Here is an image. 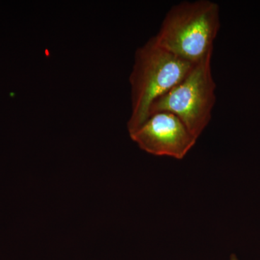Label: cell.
Wrapping results in <instances>:
<instances>
[{
	"mask_svg": "<svg viewBox=\"0 0 260 260\" xmlns=\"http://www.w3.org/2000/svg\"><path fill=\"white\" fill-rule=\"evenodd\" d=\"M220 27L217 3L210 0L184 1L169 10L153 38L164 49L196 64L213 53Z\"/></svg>",
	"mask_w": 260,
	"mask_h": 260,
	"instance_id": "7a4b0ae2",
	"label": "cell"
},
{
	"mask_svg": "<svg viewBox=\"0 0 260 260\" xmlns=\"http://www.w3.org/2000/svg\"><path fill=\"white\" fill-rule=\"evenodd\" d=\"M129 136L149 154L178 160L184 158L198 140L176 114L165 111L150 114Z\"/></svg>",
	"mask_w": 260,
	"mask_h": 260,
	"instance_id": "277c9868",
	"label": "cell"
},
{
	"mask_svg": "<svg viewBox=\"0 0 260 260\" xmlns=\"http://www.w3.org/2000/svg\"><path fill=\"white\" fill-rule=\"evenodd\" d=\"M194 64L164 49L153 37L137 49L129 76V134L148 119L153 102L184 79Z\"/></svg>",
	"mask_w": 260,
	"mask_h": 260,
	"instance_id": "6da1fadb",
	"label": "cell"
},
{
	"mask_svg": "<svg viewBox=\"0 0 260 260\" xmlns=\"http://www.w3.org/2000/svg\"><path fill=\"white\" fill-rule=\"evenodd\" d=\"M229 260H239V258L237 257V256L235 255V254H232L231 255L230 258H229Z\"/></svg>",
	"mask_w": 260,
	"mask_h": 260,
	"instance_id": "5b68a950",
	"label": "cell"
},
{
	"mask_svg": "<svg viewBox=\"0 0 260 260\" xmlns=\"http://www.w3.org/2000/svg\"><path fill=\"white\" fill-rule=\"evenodd\" d=\"M212 54L196 63L184 79L155 100L150 107V115L162 111L172 112L198 139L209 124L215 103Z\"/></svg>",
	"mask_w": 260,
	"mask_h": 260,
	"instance_id": "3957f363",
	"label": "cell"
}]
</instances>
